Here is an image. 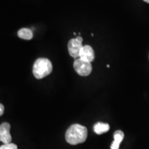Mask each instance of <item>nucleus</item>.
<instances>
[{
    "label": "nucleus",
    "mask_w": 149,
    "mask_h": 149,
    "mask_svg": "<svg viewBox=\"0 0 149 149\" xmlns=\"http://www.w3.org/2000/svg\"><path fill=\"white\" fill-rule=\"evenodd\" d=\"M88 135L87 128L78 124H72L68 128L66 133V140L68 144L77 145L86 140Z\"/></svg>",
    "instance_id": "nucleus-1"
},
{
    "label": "nucleus",
    "mask_w": 149,
    "mask_h": 149,
    "mask_svg": "<svg viewBox=\"0 0 149 149\" xmlns=\"http://www.w3.org/2000/svg\"><path fill=\"white\" fill-rule=\"evenodd\" d=\"M53 65L51 61L46 58H39L35 61L33 72L35 78L40 79L51 73Z\"/></svg>",
    "instance_id": "nucleus-2"
},
{
    "label": "nucleus",
    "mask_w": 149,
    "mask_h": 149,
    "mask_svg": "<svg viewBox=\"0 0 149 149\" xmlns=\"http://www.w3.org/2000/svg\"><path fill=\"white\" fill-rule=\"evenodd\" d=\"M74 68L75 71L81 76H88L92 72V65L91 62L86 61L83 59L78 58L74 61Z\"/></svg>",
    "instance_id": "nucleus-3"
},
{
    "label": "nucleus",
    "mask_w": 149,
    "mask_h": 149,
    "mask_svg": "<svg viewBox=\"0 0 149 149\" xmlns=\"http://www.w3.org/2000/svg\"><path fill=\"white\" fill-rule=\"evenodd\" d=\"M82 47V42H79L76 38L71 39L68 44V52H69L70 55L73 58L79 57V54Z\"/></svg>",
    "instance_id": "nucleus-4"
},
{
    "label": "nucleus",
    "mask_w": 149,
    "mask_h": 149,
    "mask_svg": "<svg viewBox=\"0 0 149 149\" xmlns=\"http://www.w3.org/2000/svg\"><path fill=\"white\" fill-rule=\"evenodd\" d=\"M10 125L7 122H3L0 125V141L3 144H10L12 141V137L10 133Z\"/></svg>",
    "instance_id": "nucleus-5"
},
{
    "label": "nucleus",
    "mask_w": 149,
    "mask_h": 149,
    "mask_svg": "<svg viewBox=\"0 0 149 149\" xmlns=\"http://www.w3.org/2000/svg\"><path fill=\"white\" fill-rule=\"evenodd\" d=\"M79 58L88 62H92L95 59V53L93 48L88 45L84 46L80 52Z\"/></svg>",
    "instance_id": "nucleus-6"
},
{
    "label": "nucleus",
    "mask_w": 149,
    "mask_h": 149,
    "mask_svg": "<svg viewBox=\"0 0 149 149\" xmlns=\"http://www.w3.org/2000/svg\"><path fill=\"white\" fill-rule=\"evenodd\" d=\"M113 137H114V141L112 143L111 148V149H119L120 148V143L122 142L123 139L124 137V134L122 130H117V131L115 132L114 135H113Z\"/></svg>",
    "instance_id": "nucleus-7"
},
{
    "label": "nucleus",
    "mask_w": 149,
    "mask_h": 149,
    "mask_svg": "<svg viewBox=\"0 0 149 149\" xmlns=\"http://www.w3.org/2000/svg\"><path fill=\"white\" fill-rule=\"evenodd\" d=\"M110 129V126L109 124L103 122H97L93 126V130L95 133L97 135H102L104 133H107Z\"/></svg>",
    "instance_id": "nucleus-8"
},
{
    "label": "nucleus",
    "mask_w": 149,
    "mask_h": 149,
    "mask_svg": "<svg viewBox=\"0 0 149 149\" xmlns=\"http://www.w3.org/2000/svg\"><path fill=\"white\" fill-rule=\"evenodd\" d=\"M17 34L19 38L23 39V40H31L33 37V31H31V29H26V28L20 29L19 31H18Z\"/></svg>",
    "instance_id": "nucleus-9"
},
{
    "label": "nucleus",
    "mask_w": 149,
    "mask_h": 149,
    "mask_svg": "<svg viewBox=\"0 0 149 149\" xmlns=\"http://www.w3.org/2000/svg\"><path fill=\"white\" fill-rule=\"evenodd\" d=\"M0 149H17V146L16 144L10 143V144H3L0 146Z\"/></svg>",
    "instance_id": "nucleus-10"
},
{
    "label": "nucleus",
    "mask_w": 149,
    "mask_h": 149,
    "mask_svg": "<svg viewBox=\"0 0 149 149\" xmlns=\"http://www.w3.org/2000/svg\"><path fill=\"white\" fill-rule=\"evenodd\" d=\"M3 112H4V107L3 104H0V116L3 114Z\"/></svg>",
    "instance_id": "nucleus-11"
},
{
    "label": "nucleus",
    "mask_w": 149,
    "mask_h": 149,
    "mask_svg": "<svg viewBox=\"0 0 149 149\" xmlns=\"http://www.w3.org/2000/svg\"><path fill=\"white\" fill-rule=\"evenodd\" d=\"M144 1H145V2H146V3H149V0H144Z\"/></svg>",
    "instance_id": "nucleus-12"
}]
</instances>
